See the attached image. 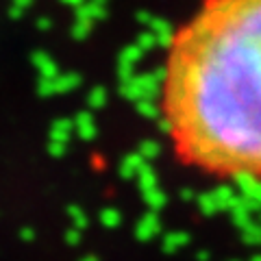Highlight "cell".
I'll use <instances>...</instances> for the list:
<instances>
[{
  "mask_svg": "<svg viewBox=\"0 0 261 261\" xmlns=\"http://www.w3.org/2000/svg\"><path fill=\"white\" fill-rule=\"evenodd\" d=\"M163 118L185 161L261 176V0H207L166 61Z\"/></svg>",
  "mask_w": 261,
  "mask_h": 261,
  "instance_id": "6da1fadb",
  "label": "cell"
},
{
  "mask_svg": "<svg viewBox=\"0 0 261 261\" xmlns=\"http://www.w3.org/2000/svg\"><path fill=\"white\" fill-rule=\"evenodd\" d=\"M161 94H163V81L154 76V72L135 74L133 79L120 83V96H124L133 105L140 100H157V96Z\"/></svg>",
  "mask_w": 261,
  "mask_h": 261,
  "instance_id": "7a4b0ae2",
  "label": "cell"
},
{
  "mask_svg": "<svg viewBox=\"0 0 261 261\" xmlns=\"http://www.w3.org/2000/svg\"><path fill=\"white\" fill-rule=\"evenodd\" d=\"M233 187L238 190V194L242 198H250V200H261V176L257 174H235L233 176Z\"/></svg>",
  "mask_w": 261,
  "mask_h": 261,
  "instance_id": "3957f363",
  "label": "cell"
},
{
  "mask_svg": "<svg viewBox=\"0 0 261 261\" xmlns=\"http://www.w3.org/2000/svg\"><path fill=\"white\" fill-rule=\"evenodd\" d=\"M146 31H150L154 39H157V46H163V48H172L174 44V37H176V33H174V27L170 24L166 18H157L154 15L152 22L146 27Z\"/></svg>",
  "mask_w": 261,
  "mask_h": 261,
  "instance_id": "277c9868",
  "label": "cell"
},
{
  "mask_svg": "<svg viewBox=\"0 0 261 261\" xmlns=\"http://www.w3.org/2000/svg\"><path fill=\"white\" fill-rule=\"evenodd\" d=\"M72 122H74L76 135H79L83 142H92L94 137L98 135V126H96V120H94V116H92V111H79L76 118L72 120Z\"/></svg>",
  "mask_w": 261,
  "mask_h": 261,
  "instance_id": "5b68a950",
  "label": "cell"
},
{
  "mask_svg": "<svg viewBox=\"0 0 261 261\" xmlns=\"http://www.w3.org/2000/svg\"><path fill=\"white\" fill-rule=\"evenodd\" d=\"M31 61H33V65H35V70L39 72V79H55V76H59V74H61L57 61H55L48 53H44V50L33 53Z\"/></svg>",
  "mask_w": 261,
  "mask_h": 261,
  "instance_id": "8992f818",
  "label": "cell"
},
{
  "mask_svg": "<svg viewBox=\"0 0 261 261\" xmlns=\"http://www.w3.org/2000/svg\"><path fill=\"white\" fill-rule=\"evenodd\" d=\"M146 161L140 152H130V154H126V157H122V161H120V166H118V172H120V176L122 178H137V174H140V170L146 166Z\"/></svg>",
  "mask_w": 261,
  "mask_h": 261,
  "instance_id": "52a82bcc",
  "label": "cell"
},
{
  "mask_svg": "<svg viewBox=\"0 0 261 261\" xmlns=\"http://www.w3.org/2000/svg\"><path fill=\"white\" fill-rule=\"evenodd\" d=\"M107 18V5H98L94 0H87V3L76 9V20H85V22H98Z\"/></svg>",
  "mask_w": 261,
  "mask_h": 261,
  "instance_id": "ba28073f",
  "label": "cell"
},
{
  "mask_svg": "<svg viewBox=\"0 0 261 261\" xmlns=\"http://www.w3.org/2000/svg\"><path fill=\"white\" fill-rule=\"evenodd\" d=\"M214 198H216V205H218V211H228L231 209V205L235 202V198H238V190H235L233 185H218L214 192Z\"/></svg>",
  "mask_w": 261,
  "mask_h": 261,
  "instance_id": "9c48e42d",
  "label": "cell"
},
{
  "mask_svg": "<svg viewBox=\"0 0 261 261\" xmlns=\"http://www.w3.org/2000/svg\"><path fill=\"white\" fill-rule=\"evenodd\" d=\"M72 130H74V122L68 120V118H61V120L53 122V126H50V133H48V137H50V142L68 144V142H70Z\"/></svg>",
  "mask_w": 261,
  "mask_h": 261,
  "instance_id": "30bf717a",
  "label": "cell"
},
{
  "mask_svg": "<svg viewBox=\"0 0 261 261\" xmlns=\"http://www.w3.org/2000/svg\"><path fill=\"white\" fill-rule=\"evenodd\" d=\"M159 226H161V222H159V218H157V214L154 211H150V214H146L142 220H140V224H137V238L140 240H150V238H154V235L159 233Z\"/></svg>",
  "mask_w": 261,
  "mask_h": 261,
  "instance_id": "8fae6325",
  "label": "cell"
},
{
  "mask_svg": "<svg viewBox=\"0 0 261 261\" xmlns=\"http://www.w3.org/2000/svg\"><path fill=\"white\" fill-rule=\"evenodd\" d=\"M53 85H55V94L74 92L76 87H81V74H76V72H65V74H59L53 79Z\"/></svg>",
  "mask_w": 261,
  "mask_h": 261,
  "instance_id": "7c38bea8",
  "label": "cell"
},
{
  "mask_svg": "<svg viewBox=\"0 0 261 261\" xmlns=\"http://www.w3.org/2000/svg\"><path fill=\"white\" fill-rule=\"evenodd\" d=\"M137 187H140V192H148V190H154V187H159V174L157 170H154L150 163H146V166L140 170V174H137Z\"/></svg>",
  "mask_w": 261,
  "mask_h": 261,
  "instance_id": "4fadbf2b",
  "label": "cell"
},
{
  "mask_svg": "<svg viewBox=\"0 0 261 261\" xmlns=\"http://www.w3.org/2000/svg\"><path fill=\"white\" fill-rule=\"evenodd\" d=\"M146 57V53L142 50L137 44H128L126 48H122V53H120V57H118V63H126V65H135L140 63L142 59Z\"/></svg>",
  "mask_w": 261,
  "mask_h": 261,
  "instance_id": "5bb4252c",
  "label": "cell"
},
{
  "mask_svg": "<svg viewBox=\"0 0 261 261\" xmlns=\"http://www.w3.org/2000/svg\"><path fill=\"white\" fill-rule=\"evenodd\" d=\"M135 111L140 113V116L148 118V120H154V122L163 116V107H159L157 100H140V102H135Z\"/></svg>",
  "mask_w": 261,
  "mask_h": 261,
  "instance_id": "9a60e30c",
  "label": "cell"
},
{
  "mask_svg": "<svg viewBox=\"0 0 261 261\" xmlns=\"http://www.w3.org/2000/svg\"><path fill=\"white\" fill-rule=\"evenodd\" d=\"M142 196H144V202H146V205H148L152 211L163 209V207H166V202H168V196H166V192H163L161 187H154V190L142 192Z\"/></svg>",
  "mask_w": 261,
  "mask_h": 261,
  "instance_id": "2e32d148",
  "label": "cell"
},
{
  "mask_svg": "<svg viewBox=\"0 0 261 261\" xmlns=\"http://www.w3.org/2000/svg\"><path fill=\"white\" fill-rule=\"evenodd\" d=\"M107 98H109L107 89L102 85H96V87L89 89V94H87V107L89 109H102L105 105H107Z\"/></svg>",
  "mask_w": 261,
  "mask_h": 261,
  "instance_id": "e0dca14e",
  "label": "cell"
},
{
  "mask_svg": "<svg viewBox=\"0 0 261 261\" xmlns=\"http://www.w3.org/2000/svg\"><path fill=\"white\" fill-rule=\"evenodd\" d=\"M137 152L150 163L161 154V144L157 140H144V142H140V146H137Z\"/></svg>",
  "mask_w": 261,
  "mask_h": 261,
  "instance_id": "ac0fdd59",
  "label": "cell"
},
{
  "mask_svg": "<svg viewBox=\"0 0 261 261\" xmlns=\"http://www.w3.org/2000/svg\"><path fill=\"white\" fill-rule=\"evenodd\" d=\"M198 209L202 211L205 216H211V214H216L218 211V205H216V198H214V194L211 192H202V194H198Z\"/></svg>",
  "mask_w": 261,
  "mask_h": 261,
  "instance_id": "d6986e66",
  "label": "cell"
},
{
  "mask_svg": "<svg viewBox=\"0 0 261 261\" xmlns=\"http://www.w3.org/2000/svg\"><path fill=\"white\" fill-rule=\"evenodd\" d=\"M100 222H102L105 226H109V228H116V226L122 222V216H120V211L113 209V207L102 209V211H100Z\"/></svg>",
  "mask_w": 261,
  "mask_h": 261,
  "instance_id": "ffe728a7",
  "label": "cell"
},
{
  "mask_svg": "<svg viewBox=\"0 0 261 261\" xmlns=\"http://www.w3.org/2000/svg\"><path fill=\"white\" fill-rule=\"evenodd\" d=\"M135 44L142 48L144 53H148V50H152L154 46H157V39H154V35L150 31H142L140 35H137V39H135Z\"/></svg>",
  "mask_w": 261,
  "mask_h": 261,
  "instance_id": "44dd1931",
  "label": "cell"
},
{
  "mask_svg": "<svg viewBox=\"0 0 261 261\" xmlns=\"http://www.w3.org/2000/svg\"><path fill=\"white\" fill-rule=\"evenodd\" d=\"M92 22H85V20H76L74 24H72V37L74 39H85L89 33H92Z\"/></svg>",
  "mask_w": 261,
  "mask_h": 261,
  "instance_id": "7402d4cb",
  "label": "cell"
},
{
  "mask_svg": "<svg viewBox=\"0 0 261 261\" xmlns=\"http://www.w3.org/2000/svg\"><path fill=\"white\" fill-rule=\"evenodd\" d=\"M33 5V0H11V9H9V15L13 20L22 18V13L29 9V7Z\"/></svg>",
  "mask_w": 261,
  "mask_h": 261,
  "instance_id": "603a6c76",
  "label": "cell"
},
{
  "mask_svg": "<svg viewBox=\"0 0 261 261\" xmlns=\"http://www.w3.org/2000/svg\"><path fill=\"white\" fill-rule=\"evenodd\" d=\"M68 216L72 218V222L76 224V228H85L87 226V216L83 214L81 207H68Z\"/></svg>",
  "mask_w": 261,
  "mask_h": 261,
  "instance_id": "cb8c5ba5",
  "label": "cell"
},
{
  "mask_svg": "<svg viewBox=\"0 0 261 261\" xmlns=\"http://www.w3.org/2000/svg\"><path fill=\"white\" fill-rule=\"evenodd\" d=\"M244 238L250 244H259L261 242V224H248L244 228Z\"/></svg>",
  "mask_w": 261,
  "mask_h": 261,
  "instance_id": "d4e9b609",
  "label": "cell"
},
{
  "mask_svg": "<svg viewBox=\"0 0 261 261\" xmlns=\"http://www.w3.org/2000/svg\"><path fill=\"white\" fill-rule=\"evenodd\" d=\"M183 244H187V235L185 233H170L166 238V248L168 250L178 248V246H183Z\"/></svg>",
  "mask_w": 261,
  "mask_h": 261,
  "instance_id": "484cf974",
  "label": "cell"
},
{
  "mask_svg": "<svg viewBox=\"0 0 261 261\" xmlns=\"http://www.w3.org/2000/svg\"><path fill=\"white\" fill-rule=\"evenodd\" d=\"M37 94H39V96H55L53 79H39V83H37Z\"/></svg>",
  "mask_w": 261,
  "mask_h": 261,
  "instance_id": "4316f807",
  "label": "cell"
},
{
  "mask_svg": "<svg viewBox=\"0 0 261 261\" xmlns=\"http://www.w3.org/2000/svg\"><path fill=\"white\" fill-rule=\"evenodd\" d=\"M65 150H68V144H61V142H50L48 140V154H50V157H63L65 154Z\"/></svg>",
  "mask_w": 261,
  "mask_h": 261,
  "instance_id": "83f0119b",
  "label": "cell"
},
{
  "mask_svg": "<svg viewBox=\"0 0 261 261\" xmlns=\"http://www.w3.org/2000/svg\"><path fill=\"white\" fill-rule=\"evenodd\" d=\"M35 27L39 31H50L53 29V18H48V15H42V18L35 20Z\"/></svg>",
  "mask_w": 261,
  "mask_h": 261,
  "instance_id": "f1b7e54d",
  "label": "cell"
},
{
  "mask_svg": "<svg viewBox=\"0 0 261 261\" xmlns=\"http://www.w3.org/2000/svg\"><path fill=\"white\" fill-rule=\"evenodd\" d=\"M152 18H154V15H152V13H148V11H140V13L135 15V20L140 22L142 27H148V24L152 22Z\"/></svg>",
  "mask_w": 261,
  "mask_h": 261,
  "instance_id": "f546056e",
  "label": "cell"
},
{
  "mask_svg": "<svg viewBox=\"0 0 261 261\" xmlns=\"http://www.w3.org/2000/svg\"><path fill=\"white\" fill-rule=\"evenodd\" d=\"M59 3L63 5V7H72V9H81L87 0H59Z\"/></svg>",
  "mask_w": 261,
  "mask_h": 261,
  "instance_id": "4dcf8cb0",
  "label": "cell"
},
{
  "mask_svg": "<svg viewBox=\"0 0 261 261\" xmlns=\"http://www.w3.org/2000/svg\"><path fill=\"white\" fill-rule=\"evenodd\" d=\"M65 238H68V242H79V228H72V231H68V235H65Z\"/></svg>",
  "mask_w": 261,
  "mask_h": 261,
  "instance_id": "1f68e13d",
  "label": "cell"
},
{
  "mask_svg": "<svg viewBox=\"0 0 261 261\" xmlns=\"http://www.w3.org/2000/svg\"><path fill=\"white\" fill-rule=\"evenodd\" d=\"M181 198L183 200H192L194 198V192L190 190V187H185V190H181Z\"/></svg>",
  "mask_w": 261,
  "mask_h": 261,
  "instance_id": "d6a6232c",
  "label": "cell"
},
{
  "mask_svg": "<svg viewBox=\"0 0 261 261\" xmlns=\"http://www.w3.org/2000/svg\"><path fill=\"white\" fill-rule=\"evenodd\" d=\"M33 235H35V233H33L31 228H24V231H22V238L24 240H33Z\"/></svg>",
  "mask_w": 261,
  "mask_h": 261,
  "instance_id": "836d02e7",
  "label": "cell"
},
{
  "mask_svg": "<svg viewBox=\"0 0 261 261\" xmlns=\"http://www.w3.org/2000/svg\"><path fill=\"white\" fill-rule=\"evenodd\" d=\"M94 3H98V5H107V0H94Z\"/></svg>",
  "mask_w": 261,
  "mask_h": 261,
  "instance_id": "e575fe53",
  "label": "cell"
},
{
  "mask_svg": "<svg viewBox=\"0 0 261 261\" xmlns=\"http://www.w3.org/2000/svg\"><path fill=\"white\" fill-rule=\"evenodd\" d=\"M83 261H94V259H83Z\"/></svg>",
  "mask_w": 261,
  "mask_h": 261,
  "instance_id": "d590c367",
  "label": "cell"
}]
</instances>
